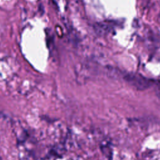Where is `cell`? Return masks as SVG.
<instances>
[{"instance_id":"cell-1","label":"cell","mask_w":160,"mask_h":160,"mask_svg":"<svg viewBox=\"0 0 160 160\" xmlns=\"http://www.w3.org/2000/svg\"><path fill=\"white\" fill-rule=\"evenodd\" d=\"M123 79L132 87L140 91L145 90L152 85V82L140 74L135 73H126L123 76Z\"/></svg>"}]
</instances>
